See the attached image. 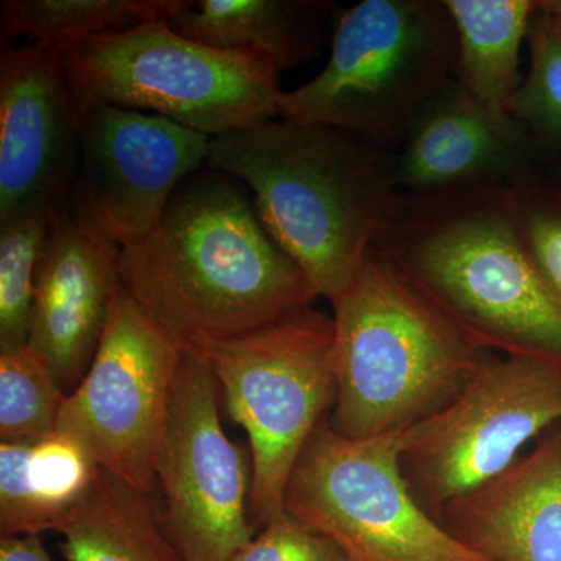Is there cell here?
Masks as SVG:
<instances>
[{"label":"cell","instance_id":"obj_1","mask_svg":"<svg viewBox=\"0 0 561 561\" xmlns=\"http://www.w3.org/2000/svg\"><path fill=\"white\" fill-rule=\"evenodd\" d=\"M121 283L192 353L264 330L317 298L265 230L245 184L209 165L181 183L149 236L122 247Z\"/></svg>","mask_w":561,"mask_h":561},{"label":"cell","instance_id":"obj_2","mask_svg":"<svg viewBox=\"0 0 561 561\" xmlns=\"http://www.w3.org/2000/svg\"><path fill=\"white\" fill-rule=\"evenodd\" d=\"M206 165L245 184L273 241L331 302L360 275L402 198L394 150L283 117L210 139Z\"/></svg>","mask_w":561,"mask_h":561},{"label":"cell","instance_id":"obj_3","mask_svg":"<svg viewBox=\"0 0 561 561\" xmlns=\"http://www.w3.org/2000/svg\"><path fill=\"white\" fill-rule=\"evenodd\" d=\"M371 253L483 350L561 364V300L524 249L511 184L402 195Z\"/></svg>","mask_w":561,"mask_h":561},{"label":"cell","instance_id":"obj_4","mask_svg":"<svg viewBox=\"0 0 561 561\" xmlns=\"http://www.w3.org/2000/svg\"><path fill=\"white\" fill-rule=\"evenodd\" d=\"M332 306L337 378L332 427L354 440L430 419L491 354L375 253Z\"/></svg>","mask_w":561,"mask_h":561},{"label":"cell","instance_id":"obj_5","mask_svg":"<svg viewBox=\"0 0 561 561\" xmlns=\"http://www.w3.org/2000/svg\"><path fill=\"white\" fill-rule=\"evenodd\" d=\"M319 76L283 91V119L323 125L394 150L454 79L457 36L443 0H364L334 16Z\"/></svg>","mask_w":561,"mask_h":561},{"label":"cell","instance_id":"obj_6","mask_svg":"<svg viewBox=\"0 0 561 561\" xmlns=\"http://www.w3.org/2000/svg\"><path fill=\"white\" fill-rule=\"evenodd\" d=\"M55 49L79 119L103 103L216 138L280 116L279 72L264 55L205 46L165 20Z\"/></svg>","mask_w":561,"mask_h":561},{"label":"cell","instance_id":"obj_7","mask_svg":"<svg viewBox=\"0 0 561 561\" xmlns=\"http://www.w3.org/2000/svg\"><path fill=\"white\" fill-rule=\"evenodd\" d=\"M334 342V320L309 308L201 351L228 412L249 434L256 527L284 511L295 463L337 400Z\"/></svg>","mask_w":561,"mask_h":561},{"label":"cell","instance_id":"obj_8","mask_svg":"<svg viewBox=\"0 0 561 561\" xmlns=\"http://www.w3.org/2000/svg\"><path fill=\"white\" fill-rule=\"evenodd\" d=\"M402 434L354 440L321 423L291 471L284 511L351 561H491L416 500L402 472Z\"/></svg>","mask_w":561,"mask_h":561},{"label":"cell","instance_id":"obj_9","mask_svg":"<svg viewBox=\"0 0 561 561\" xmlns=\"http://www.w3.org/2000/svg\"><path fill=\"white\" fill-rule=\"evenodd\" d=\"M559 424L561 364L490 354L448 405L404 431L402 472L438 519L449 502L500 476Z\"/></svg>","mask_w":561,"mask_h":561},{"label":"cell","instance_id":"obj_10","mask_svg":"<svg viewBox=\"0 0 561 561\" xmlns=\"http://www.w3.org/2000/svg\"><path fill=\"white\" fill-rule=\"evenodd\" d=\"M181 354L121 289L90 370L66 394L55 434L77 443L101 470L153 493Z\"/></svg>","mask_w":561,"mask_h":561},{"label":"cell","instance_id":"obj_11","mask_svg":"<svg viewBox=\"0 0 561 561\" xmlns=\"http://www.w3.org/2000/svg\"><path fill=\"white\" fill-rule=\"evenodd\" d=\"M219 383L183 351L157 454L164 522L184 561H230L253 540L251 472L221 427ZM250 502V501H249Z\"/></svg>","mask_w":561,"mask_h":561},{"label":"cell","instance_id":"obj_12","mask_svg":"<svg viewBox=\"0 0 561 561\" xmlns=\"http://www.w3.org/2000/svg\"><path fill=\"white\" fill-rule=\"evenodd\" d=\"M209 136L158 114L94 105L79 119L70 208L121 247L149 236L184 180L208 164Z\"/></svg>","mask_w":561,"mask_h":561},{"label":"cell","instance_id":"obj_13","mask_svg":"<svg viewBox=\"0 0 561 561\" xmlns=\"http://www.w3.org/2000/svg\"><path fill=\"white\" fill-rule=\"evenodd\" d=\"M79 114L60 55L41 43L0 46V225L70 208Z\"/></svg>","mask_w":561,"mask_h":561},{"label":"cell","instance_id":"obj_14","mask_svg":"<svg viewBox=\"0 0 561 561\" xmlns=\"http://www.w3.org/2000/svg\"><path fill=\"white\" fill-rule=\"evenodd\" d=\"M119 243L72 208L55 214L36 279L28 346L66 394L90 370L122 289Z\"/></svg>","mask_w":561,"mask_h":561},{"label":"cell","instance_id":"obj_15","mask_svg":"<svg viewBox=\"0 0 561 561\" xmlns=\"http://www.w3.org/2000/svg\"><path fill=\"white\" fill-rule=\"evenodd\" d=\"M537 150L511 114L493 113L449 81L421 108L394 151L401 195L508 186L537 171Z\"/></svg>","mask_w":561,"mask_h":561},{"label":"cell","instance_id":"obj_16","mask_svg":"<svg viewBox=\"0 0 561 561\" xmlns=\"http://www.w3.org/2000/svg\"><path fill=\"white\" fill-rule=\"evenodd\" d=\"M438 522L491 561H561V424L529 456L449 502Z\"/></svg>","mask_w":561,"mask_h":561},{"label":"cell","instance_id":"obj_17","mask_svg":"<svg viewBox=\"0 0 561 561\" xmlns=\"http://www.w3.org/2000/svg\"><path fill=\"white\" fill-rule=\"evenodd\" d=\"M334 3L328 0H176L168 24L225 50H254L278 72L313 60Z\"/></svg>","mask_w":561,"mask_h":561},{"label":"cell","instance_id":"obj_18","mask_svg":"<svg viewBox=\"0 0 561 561\" xmlns=\"http://www.w3.org/2000/svg\"><path fill=\"white\" fill-rule=\"evenodd\" d=\"M101 468L77 443L54 434L36 443L0 445L2 537L57 530Z\"/></svg>","mask_w":561,"mask_h":561},{"label":"cell","instance_id":"obj_19","mask_svg":"<svg viewBox=\"0 0 561 561\" xmlns=\"http://www.w3.org/2000/svg\"><path fill=\"white\" fill-rule=\"evenodd\" d=\"M149 491L101 470L57 531L68 561H184Z\"/></svg>","mask_w":561,"mask_h":561},{"label":"cell","instance_id":"obj_20","mask_svg":"<svg viewBox=\"0 0 561 561\" xmlns=\"http://www.w3.org/2000/svg\"><path fill=\"white\" fill-rule=\"evenodd\" d=\"M457 36L454 80L483 108L508 114L518 91L522 47L537 0H443Z\"/></svg>","mask_w":561,"mask_h":561},{"label":"cell","instance_id":"obj_21","mask_svg":"<svg viewBox=\"0 0 561 561\" xmlns=\"http://www.w3.org/2000/svg\"><path fill=\"white\" fill-rule=\"evenodd\" d=\"M175 5L176 0H5L0 31L5 43L25 38L58 47L168 20Z\"/></svg>","mask_w":561,"mask_h":561},{"label":"cell","instance_id":"obj_22","mask_svg":"<svg viewBox=\"0 0 561 561\" xmlns=\"http://www.w3.org/2000/svg\"><path fill=\"white\" fill-rule=\"evenodd\" d=\"M66 393L31 346L0 353V438L36 443L57 432Z\"/></svg>","mask_w":561,"mask_h":561},{"label":"cell","instance_id":"obj_23","mask_svg":"<svg viewBox=\"0 0 561 561\" xmlns=\"http://www.w3.org/2000/svg\"><path fill=\"white\" fill-rule=\"evenodd\" d=\"M54 213L0 225V353L28 345L36 279Z\"/></svg>","mask_w":561,"mask_h":561},{"label":"cell","instance_id":"obj_24","mask_svg":"<svg viewBox=\"0 0 561 561\" xmlns=\"http://www.w3.org/2000/svg\"><path fill=\"white\" fill-rule=\"evenodd\" d=\"M527 44L529 69L513 95L508 114L522 124L541 157L561 151V39L540 9L531 21Z\"/></svg>","mask_w":561,"mask_h":561},{"label":"cell","instance_id":"obj_25","mask_svg":"<svg viewBox=\"0 0 561 561\" xmlns=\"http://www.w3.org/2000/svg\"><path fill=\"white\" fill-rule=\"evenodd\" d=\"M511 192L524 249L561 300V184L535 171L511 184Z\"/></svg>","mask_w":561,"mask_h":561},{"label":"cell","instance_id":"obj_26","mask_svg":"<svg viewBox=\"0 0 561 561\" xmlns=\"http://www.w3.org/2000/svg\"><path fill=\"white\" fill-rule=\"evenodd\" d=\"M230 561H351L331 538L289 512L272 516Z\"/></svg>","mask_w":561,"mask_h":561},{"label":"cell","instance_id":"obj_27","mask_svg":"<svg viewBox=\"0 0 561 561\" xmlns=\"http://www.w3.org/2000/svg\"><path fill=\"white\" fill-rule=\"evenodd\" d=\"M0 561H51L39 535L0 538Z\"/></svg>","mask_w":561,"mask_h":561},{"label":"cell","instance_id":"obj_28","mask_svg":"<svg viewBox=\"0 0 561 561\" xmlns=\"http://www.w3.org/2000/svg\"><path fill=\"white\" fill-rule=\"evenodd\" d=\"M540 13L551 31L561 39V0H545L541 2Z\"/></svg>","mask_w":561,"mask_h":561},{"label":"cell","instance_id":"obj_29","mask_svg":"<svg viewBox=\"0 0 561 561\" xmlns=\"http://www.w3.org/2000/svg\"><path fill=\"white\" fill-rule=\"evenodd\" d=\"M559 183L561 184V173H560V180H559Z\"/></svg>","mask_w":561,"mask_h":561}]
</instances>
